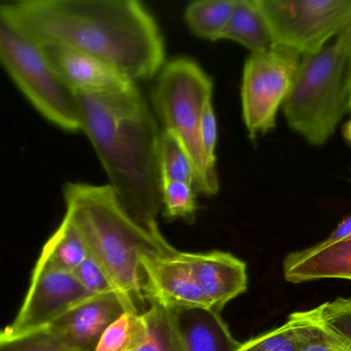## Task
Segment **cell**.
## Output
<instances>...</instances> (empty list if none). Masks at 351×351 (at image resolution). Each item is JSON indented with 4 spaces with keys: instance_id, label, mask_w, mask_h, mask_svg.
Listing matches in <instances>:
<instances>
[{
    "instance_id": "3",
    "label": "cell",
    "mask_w": 351,
    "mask_h": 351,
    "mask_svg": "<svg viewBox=\"0 0 351 351\" xmlns=\"http://www.w3.org/2000/svg\"><path fill=\"white\" fill-rule=\"evenodd\" d=\"M66 216L80 233L92 258L106 273L127 313H140L144 304L140 260L144 255L175 251L160 234L156 222L132 216L109 185L67 183Z\"/></svg>"
},
{
    "instance_id": "13",
    "label": "cell",
    "mask_w": 351,
    "mask_h": 351,
    "mask_svg": "<svg viewBox=\"0 0 351 351\" xmlns=\"http://www.w3.org/2000/svg\"><path fill=\"white\" fill-rule=\"evenodd\" d=\"M194 276L214 311L221 313L247 288V265L229 253H186Z\"/></svg>"
},
{
    "instance_id": "22",
    "label": "cell",
    "mask_w": 351,
    "mask_h": 351,
    "mask_svg": "<svg viewBox=\"0 0 351 351\" xmlns=\"http://www.w3.org/2000/svg\"><path fill=\"white\" fill-rule=\"evenodd\" d=\"M162 181H183L196 188V173L189 155L179 140L167 130H162L160 146Z\"/></svg>"
},
{
    "instance_id": "17",
    "label": "cell",
    "mask_w": 351,
    "mask_h": 351,
    "mask_svg": "<svg viewBox=\"0 0 351 351\" xmlns=\"http://www.w3.org/2000/svg\"><path fill=\"white\" fill-rule=\"evenodd\" d=\"M88 257V249L82 236L65 214L43 247L35 267L73 272Z\"/></svg>"
},
{
    "instance_id": "29",
    "label": "cell",
    "mask_w": 351,
    "mask_h": 351,
    "mask_svg": "<svg viewBox=\"0 0 351 351\" xmlns=\"http://www.w3.org/2000/svg\"><path fill=\"white\" fill-rule=\"evenodd\" d=\"M351 235V216H348V218H344L339 225H338L337 228L331 233L329 237L325 240L322 241V242L327 243H333L337 242V241L343 240V239L348 238Z\"/></svg>"
},
{
    "instance_id": "2",
    "label": "cell",
    "mask_w": 351,
    "mask_h": 351,
    "mask_svg": "<svg viewBox=\"0 0 351 351\" xmlns=\"http://www.w3.org/2000/svg\"><path fill=\"white\" fill-rule=\"evenodd\" d=\"M74 95L82 131L90 139L109 185L132 216L146 224L156 222L162 207V131L139 89Z\"/></svg>"
},
{
    "instance_id": "26",
    "label": "cell",
    "mask_w": 351,
    "mask_h": 351,
    "mask_svg": "<svg viewBox=\"0 0 351 351\" xmlns=\"http://www.w3.org/2000/svg\"><path fill=\"white\" fill-rule=\"evenodd\" d=\"M234 351H297L294 335L288 323L239 343Z\"/></svg>"
},
{
    "instance_id": "9",
    "label": "cell",
    "mask_w": 351,
    "mask_h": 351,
    "mask_svg": "<svg viewBox=\"0 0 351 351\" xmlns=\"http://www.w3.org/2000/svg\"><path fill=\"white\" fill-rule=\"evenodd\" d=\"M90 296L94 295L80 284L72 272L35 267L22 307L12 325L2 330V335L18 337L45 329L68 309Z\"/></svg>"
},
{
    "instance_id": "30",
    "label": "cell",
    "mask_w": 351,
    "mask_h": 351,
    "mask_svg": "<svg viewBox=\"0 0 351 351\" xmlns=\"http://www.w3.org/2000/svg\"><path fill=\"white\" fill-rule=\"evenodd\" d=\"M343 136L346 140L351 142V121H348V123L344 125Z\"/></svg>"
},
{
    "instance_id": "31",
    "label": "cell",
    "mask_w": 351,
    "mask_h": 351,
    "mask_svg": "<svg viewBox=\"0 0 351 351\" xmlns=\"http://www.w3.org/2000/svg\"><path fill=\"white\" fill-rule=\"evenodd\" d=\"M350 113H351V98H350Z\"/></svg>"
},
{
    "instance_id": "21",
    "label": "cell",
    "mask_w": 351,
    "mask_h": 351,
    "mask_svg": "<svg viewBox=\"0 0 351 351\" xmlns=\"http://www.w3.org/2000/svg\"><path fill=\"white\" fill-rule=\"evenodd\" d=\"M147 339L143 313H125L105 330L95 351H137Z\"/></svg>"
},
{
    "instance_id": "5",
    "label": "cell",
    "mask_w": 351,
    "mask_h": 351,
    "mask_svg": "<svg viewBox=\"0 0 351 351\" xmlns=\"http://www.w3.org/2000/svg\"><path fill=\"white\" fill-rule=\"evenodd\" d=\"M213 98L210 76L193 60L178 58L165 64L152 89L154 111L164 130L179 140L191 159L196 173V191L206 196L219 192L217 167L202 148V113Z\"/></svg>"
},
{
    "instance_id": "18",
    "label": "cell",
    "mask_w": 351,
    "mask_h": 351,
    "mask_svg": "<svg viewBox=\"0 0 351 351\" xmlns=\"http://www.w3.org/2000/svg\"><path fill=\"white\" fill-rule=\"evenodd\" d=\"M287 323L294 335L297 351H351L321 323L313 309L292 313Z\"/></svg>"
},
{
    "instance_id": "14",
    "label": "cell",
    "mask_w": 351,
    "mask_h": 351,
    "mask_svg": "<svg viewBox=\"0 0 351 351\" xmlns=\"http://www.w3.org/2000/svg\"><path fill=\"white\" fill-rule=\"evenodd\" d=\"M282 270L285 280L292 284L321 280H351V235L337 242H319L289 253Z\"/></svg>"
},
{
    "instance_id": "1",
    "label": "cell",
    "mask_w": 351,
    "mask_h": 351,
    "mask_svg": "<svg viewBox=\"0 0 351 351\" xmlns=\"http://www.w3.org/2000/svg\"><path fill=\"white\" fill-rule=\"evenodd\" d=\"M0 6L39 45L82 52L133 82L154 78L166 64L160 27L137 0H23Z\"/></svg>"
},
{
    "instance_id": "25",
    "label": "cell",
    "mask_w": 351,
    "mask_h": 351,
    "mask_svg": "<svg viewBox=\"0 0 351 351\" xmlns=\"http://www.w3.org/2000/svg\"><path fill=\"white\" fill-rule=\"evenodd\" d=\"M0 351H75L58 341L45 330L8 338L0 330Z\"/></svg>"
},
{
    "instance_id": "19",
    "label": "cell",
    "mask_w": 351,
    "mask_h": 351,
    "mask_svg": "<svg viewBox=\"0 0 351 351\" xmlns=\"http://www.w3.org/2000/svg\"><path fill=\"white\" fill-rule=\"evenodd\" d=\"M237 0H198L186 8L185 21L196 36L220 41Z\"/></svg>"
},
{
    "instance_id": "11",
    "label": "cell",
    "mask_w": 351,
    "mask_h": 351,
    "mask_svg": "<svg viewBox=\"0 0 351 351\" xmlns=\"http://www.w3.org/2000/svg\"><path fill=\"white\" fill-rule=\"evenodd\" d=\"M127 313L115 292L94 295L68 309L45 331L75 351H95L105 330Z\"/></svg>"
},
{
    "instance_id": "8",
    "label": "cell",
    "mask_w": 351,
    "mask_h": 351,
    "mask_svg": "<svg viewBox=\"0 0 351 351\" xmlns=\"http://www.w3.org/2000/svg\"><path fill=\"white\" fill-rule=\"evenodd\" d=\"M301 59L299 54L276 47L247 58L241 82V106L252 139L276 127L278 109L292 89Z\"/></svg>"
},
{
    "instance_id": "28",
    "label": "cell",
    "mask_w": 351,
    "mask_h": 351,
    "mask_svg": "<svg viewBox=\"0 0 351 351\" xmlns=\"http://www.w3.org/2000/svg\"><path fill=\"white\" fill-rule=\"evenodd\" d=\"M200 139L204 154L208 161L216 166V148L218 144V123L214 111L213 101H208L202 113V126H200Z\"/></svg>"
},
{
    "instance_id": "15",
    "label": "cell",
    "mask_w": 351,
    "mask_h": 351,
    "mask_svg": "<svg viewBox=\"0 0 351 351\" xmlns=\"http://www.w3.org/2000/svg\"><path fill=\"white\" fill-rule=\"evenodd\" d=\"M176 313L187 351H234L239 346L220 313L202 309Z\"/></svg>"
},
{
    "instance_id": "10",
    "label": "cell",
    "mask_w": 351,
    "mask_h": 351,
    "mask_svg": "<svg viewBox=\"0 0 351 351\" xmlns=\"http://www.w3.org/2000/svg\"><path fill=\"white\" fill-rule=\"evenodd\" d=\"M140 266L144 275L142 290L150 304L173 311L213 310L184 251L144 255Z\"/></svg>"
},
{
    "instance_id": "4",
    "label": "cell",
    "mask_w": 351,
    "mask_h": 351,
    "mask_svg": "<svg viewBox=\"0 0 351 351\" xmlns=\"http://www.w3.org/2000/svg\"><path fill=\"white\" fill-rule=\"evenodd\" d=\"M350 98L351 35L342 29L334 43L302 57L282 109L291 129L322 146L350 111Z\"/></svg>"
},
{
    "instance_id": "27",
    "label": "cell",
    "mask_w": 351,
    "mask_h": 351,
    "mask_svg": "<svg viewBox=\"0 0 351 351\" xmlns=\"http://www.w3.org/2000/svg\"><path fill=\"white\" fill-rule=\"evenodd\" d=\"M72 273L90 294L114 292L106 273L90 257L86 258Z\"/></svg>"
},
{
    "instance_id": "23",
    "label": "cell",
    "mask_w": 351,
    "mask_h": 351,
    "mask_svg": "<svg viewBox=\"0 0 351 351\" xmlns=\"http://www.w3.org/2000/svg\"><path fill=\"white\" fill-rule=\"evenodd\" d=\"M162 206L167 218L192 220L197 210L196 188L183 181H165L162 185Z\"/></svg>"
},
{
    "instance_id": "7",
    "label": "cell",
    "mask_w": 351,
    "mask_h": 351,
    "mask_svg": "<svg viewBox=\"0 0 351 351\" xmlns=\"http://www.w3.org/2000/svg\"><path fill=\"white\" fill-rule=\"evenodd\" d=\"M272 47L313 55L351 21V0H255Z\"/></svg>"
},
{
    "instance_id": "24",
    "label": "cell",
    "mask_w": 351,
    "mask_h": 351,
    "mask_svg": "<svg viewBox=\"0 0 351 351\" xmlns=\"http://www.w3.org/2000/svg\"><path fill=\"white\" fill-rule=\"evenodd\" d=\"M313 310L321 323L351 348V298H337Z\"/></svg>"
},
{
    "instance_id": "20",
    "label": "cell",
    "mask_w": 351,
    "mask_h": 351,
    "mask_svg": "<svg viewBox=\"0 0 351 351\" xmlns=\"http://www.w3.org/2000/svg\"><path fill=\"white\" fill-rule=\"evenodd\" d=\"M143 315L147 321L148 339L137 351H187L176 311L150 304Z\"/></svg>"
},
{
    "instance_id": "6",
    "label": "cell",
    "mask_w": 351,
    "mask_h": 351,
    "mask_svg": "<svg viewBox=\"0 0 351 351\" xmlns=\"http://www.w3.org/2000/svg\"><path fill=\"white\" fill-rule=\"evenodd\" d=\"M0 64L43 117L65 131H82L73 91L56 71L43 47L21 30L0 6Z\"/></svg>"
},
{
    "instance_id": "12",
    "label": "cell",
    "mask_w": 351,
    "mask_h": 351,
    "mask_svg": "<svg viewBox=\"0 0 351 351\" xmlns=\"http://www.w3.org/2000/svg\"><path fill=\"white\" fill-rule=\"evenodd\" d=\"M41 47L60 78L74 93L115 94L136 86L125 74L92 56L59 45Z\"/></svg>"
},
{
    "instance_id": "16",
    "label": "cell",
    "mask_w": 351,
    "mask_h": 351,
    "mask_svg": "<svg viewBox=\"0 0 351 351\" xmlns=\"http://www.w3.org/2000/svg\"><path fill=\"white\" fill-rule=\"evenodd\" d=\"M220 39L235 41L251 54L272 47L269 30L255 0H237Z\"/></svg>"
}]
</instances>
